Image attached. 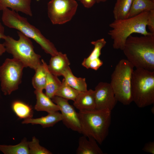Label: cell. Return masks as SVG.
Here are the masks:
<instances>
[{
	"label": "cell",
	"instance_id": "4316f807",
	"mask_svg": "<svg viewBox=\"0 0 154 154\" xmlns=\"http://www.w3.org/2000/svg\"><path fill=\"white\" fill-rule=\"evenodd\" d=\"M29 154H51L50 151L41 146L39 141L35 137L32 138L31 141L28 142Z\"/></svg>",
	"mask_w": 154,
	"mask_h": 154
},
{
	"label": "cell",
	"instance_id": "9c48e42d",
	"mask_svg": "<svg viewBox=\"0 0 154 154\" xmlns=\"http://www.w3.org/2000/svg\"><path fill=\"white\" fill-rule=\"evenodd\" d=\"M78 5L75 0H50L47 4L48 17L53 24H64L73 18Z\"/></svg>",
	"mask_w": 154,
	"mask_h": 154
},
{
	"label": "cell",
	"instance_id": "ba28073f",
	"mask_svg": "<svg viewBox=\"0 0 154 154\" xmlns=\"http://www.w3.org/2000/svg\"><path fill=\"white\" fill-rule=\"evenodd\" d=\"M25 67L21 62L13 58L6 59L0 66L1 88L5 95H10L18 89Z\"/></svg>",
	"mask_w": 154,
	"mask_h": 154
},
{
	"label": "cell",
	"instance_id": "1f68e13d",
	"mask_svg": "<svg viewBox=\"0 0 154 154\" xmlns=\"http://www.w3.org/2000/svg\"><path fill=\"white\" fill-rule=\"evenodd\" d=\"M5 52V48L3 44L0 43V56Z\"/></svg>",
	"mask_w": 154,
	"mask_h": 154
},
{
	"label": "cell",
	"instance_id": "4dcf8cb0",
	"mask_svg": "<svg viewBox=\"0 0 154 154\" xmlns=\"http://www.w3.org/2000/svg\"><path fill=\"white\" fill-rule=\"evenodd\" d=\"M6 35L4 34V28L0 21V39H3Z\"/></svg>",
	"mask_w": 154,
	"mask_h": 154
},
{
	"label": "cell",
	"instance_id": "d6986e66",
	"mask_svg": "<svg viewBox=\"0 0 154 154\" xmlns=\"http://www.w3.org/2000/svg\"><path fill=\"white\" fill-rule=\"evenodd\" d=\"M133 0H116L113 10L114 20L129 18Z\"/></svg>",
	"mask_w": 154,
	"mask_h": 154
},
{
	"label": "cell",
	"instance_id": "5b68a950",
	"mask_svg": "<svg viewBox=\"0 0 154 154\" xmlns=\"http://www.w3.org/2000/svg\"><path fill=\"white\" fill-rule=\"evenodd\" d=\"M132 102L139 108L154 103V71L136 68L131 79Z\"/></svg>",
	"mask_w": 154,
	"mask_h": 154
},
{
	"label": "cell",
	"instance_id": "cb8c5ba5",
	"mask_svg": "<svg viewBox=\"0 0 154 154\" xmlns=\"http://www.w3.org/2000/svg\"><path fill=\"white\" fill-rule=\"evenodd\" d=\"M0 151L5 154H29L28 141L26 139H23L15 145H0Z\"/></svg>",
	"mask_w": 154,
	"mask_h": 154
},
{
	"label": "cell",
	"instance_id": "44dd1931",
	"mask_svg": "<svg viewBox=\"0 0 154 154\" xmlns=\"http://www.w3.org/2000/svg\"><path fill=\"white\" fill-rule=\"evenodd\" d=\"M42 63L35 70V73L32 79V84L35 90L43 91L45 89L46 81L45 62L41 59Z\"/></svg>",
	"mask_w": 154,
	"mask_h": 154
},
{
	"label": "cell",
	"instance_id": "d6a6232c",
	"mask_svg": "<svg viewBox=\"0 0 154 154\" xmlns=\"http://www.w3.org/2000/svg\"><path fill=\"white\" fill-rule=\"evenodd\" d=\"M96 3H100V2H104L108 1V0H96Z\"/></svg>",
	"mask_w": 154,
	"mask_h": 154
},
{
	"label": "cell",
	"instance_id": "277c9868",
	"mask_svg": "<svg viewBox=\"0 0 154 154\" xmlns=\"http://www.w3.org/2000/svg\"><path fill=\"white\" fill-rule=\"evenodd\" d=\"M1 19L5 26L17 30L34 40L46 53L52 56L58 53L53 43L45 38L38 29L31 24L27 18L21 16L18 12L5 8L2 11Z\"/></svg>",
	"mask_w": 154,
	"mask_h": 154
},
{
	"label": "cell",
	"instance_id": "f1b7e54d",
	"mask_svg": "<svg viewBox=\"0 0 154 154\" xmlns=\"http://www.w3.org/2000/svg\"><path fill=\"white\" fill-rule=\"evenodd\" d=\"M142 150L146 152L154 154V141H150L145 143Z\"/></svg>",
	"mask_w": 154,
	"mask_h": 154
},
{
	"label": "cell",
	"instance_id": "ffe728a7",
	"mask_svg": "<svg viewBox=\"0 0 154 154\" xmlns=\"http://www.w3.org/2000/svg\"><path fill=\"white\" fill-rule=\"evenodd\" d=\"M46 71V81L45 88V94L49 98L52 99L55 96L57 90L61 86L62 82L57 76L51 74L48 70L47 64L45 63Z\"/></svg>",
	"mask_w": 154,
	"mask_h": 154
},
{
	"label": "cell",
	"instance_id": "836d02e7",
	"mask_svg": "<svg viewBox=\"0 0 154 154\" xmlns=\"http://www.w3.org/2000/svg\"><path fill=\"white\" fill-rule=\"evenodd\" d=\"M151 0L153 1H154V0Z\"/></svg>",
	"mask_w": 154,
	"mask_h": 154
},
{
	"label": "cell",
	"instance_id": "2e32d148",
	"mask_svg": "<svg viewBox=\"0 0 154 154\" xmlns=\"http://www.w3.org/2000/svg\"><path fill=\"white\" fill-rule=\"evenodd\" d=\"M83 136L78 140V145L76 150L77 154H103L102 150L99 147L97 142L93 138Z\"/></svg>",
	"mask_w": 154,
	"mask_h": 154
},
{
	"label": "cell",
	"instance_id": "3957f363",
	"mask_svg": "<svg viewBox=\"0 0 154 154\" xmlns=\"http://www.w3.org/2000/svg\"><path fill=\"white\" fill-rule=\"evenodd\" d=\"M111 111L95 109L79 111L81 133L94 139L101 144L108 135L111 120Z\"/></svg>",
	"mask_w": 154,
	"mask_h": 154
},
{
	"label": "cell",
	"instance_id": "30bf717a",
	"mask_svg": "<svg viewBox=\"0 0 154 154\" xmlns=\"http://www.w3.org/2000/svg\"><path fill=\"white\" fill-rule=\"evenodd\" d=\"M52 101L58 107L63 123L68 128L81 133V127L78 113L70 105L68 100L57 96H54Z\"/></svg>",
	"mask_w": 154,
	"mask_h": 154
},
{
	"label": "cell",
	"instance_id": "7c38bea8",
	"mask_svg": "<svg viewBox=\"0 0 154 154\" xmlns=\"http://www.w3.org/2000/svg\"><path fill=\"white\" fill-rule=\"evenodd\" d=\"M47 67L49 71L57 77L62 76L65 70L70 64L66 54L58 52L56 55L51 56Z\"/></svg>",
	"mask_w": 154,
	"mask_h": 154
},
{
	"label": "cell",
	"instance_id": "ac0fdd59",
	"mask_svg": "<svg viewBox=\"0 0 154 154\" xmlns=\"http://www.w3.org/2000/svg\"><path fill=\"white\" fill-rule=\"evenodd\" d=\"M62 76L66 82L76 90L80 92L88 90L85 78L75 76L73 74L70 67L63 72Z\"/></svg>",
	"mask_w": 154,
	"mask_h": 154
},
{
	"label": "cell",
	"instance_id": "5bb4252c",
	"mask_svg": "<svg viewBox=\"0 0 154 154\" xmlns=\"http://www.w3.org/2000/svg\"><path fill=\"white\" fill-rule=\"evenodd\" d=\"M33 0H0V10L6 8L17 12H21L27 15L32 16L31 3Z\"/></svg>",
	"mask_w": 154,
	"mask_h": 154
},
{
	"label": "cell",
	"instance_id": "f546056e",
	"mask_svg": "<svg viewBox=\"0 0 154 154\" xmlns=\"http://www.w3.org/2000/svg\"><path fill=\"white\" fill-rule=\"evenodd\" d=\"M86 8L92 7L96 3V0H78Z\"/></svg>",
	"mask_w": 154,
	"mask_h": 154
},
{
	"label": "cell",
	"instance_id": "6da1fadb",
	"mask_svg": "<svg viewBox=\"0 0 154 154\" xmlns=\"http://www.w3.org/2000/svg\"><path fill=\"white\" fill-rule=\"evenodd\" d=\"M122 50L134 67L154 71V34L139 37L130 35Z\"/></svg>",
	"mask_w": 154,
	"mask_h": 154
},
{
	"label": "cell",
	"instance_id": "52a82bcc",
	"mask_svg": "<svg viewBox=\"0 0 154 154\" xmlns=\"http://www.w3.org/2000/svg\"><path fill=\"white\" fill-rule=\"evenodd\" d=\"M134 67L127 59L121 60L111 75L110 83L116 98L125 105H129L132 100L131 79Z\"/></svg>",
	"mask_w": 154,
	"mask_h": 154
},
{
	"label": "cell",
	"instance_id": "e0dca14e",
	"mask_svg": "<svg viewBox=\"0 0 154 154\" xmlns=\"http://www.w3.org/2000/svg\"><path fill=\"white\" fill-rule=\"evenodd\" d=\"M61 113L58 111L48 113V115L37 118H32L25 119L23 124L31 123L33 125L39 124L43 128L52 127L58 122L62 121Z\"/></svg>",
	"mask_w": 154,
	"mask_h": 154
},
{
	"label": "cell",
	"instance_id": "603a6c76",
	"mask_svg": "<svg viewBox=\"0 0 154 154\" xmlns=\"http://www.w3.org/2000/svg\"><path fill=\"white\" fill-rule=\"evenodd\" d=\"M153 10H154V1L151 0H133L129 18Z\"/></svg>",
	"mask_w": 154,
	"mask_h": 154
},
{
	"label": "cell",
	"instance_id": "d4e9b609",
	"mask_svg": "<svg viewBox=\"0 0 154 154\" xmlns=\"http://www.w3.org/2000/svg\"><path fill=\"white\" fill-rule=\"evenodd\" d=\"M91 43L94 46V48L89 56L84 58L82 63V66L87 69L90 62L100 58L101 50L106 45V42L104 38H102Z\"/></svg>",
	"mask_w": 154,
	"mask_h": 154
},
{
	"label": "cell",
	"instance_id": "484cf974",
	"mask_svg": "<svg viewBox=\"0 0 154 154\" xmlns=\"http://www.w3.org/2000/svg\"><path fill=\"white\" fill-rule=\"evenodd\" d=\"M80 92L70 86L64 78L55 96L74 101Z\"/></svg>",
	"mask_w": 154,
	"mask_h": 154
},
{
	"label": "cell",
	"instance_id": "8992f818",
	"mask_svg": "<svg viewBox=\"0 0 154 154\" xmlns=\"http://www.w3.org/2000/svg\"><path fill=\"white\" fill-rule=\"evenodd\" d=\"M17 33L19 37L17 40L9 35L5 36L3 44L5 51L21 62L25 67H29L35 70L42 63L41 56L35 52L29 38L19 31Z\"/></svg>",
	"mask_w": 154,
	"mask_h": 154
},
{
	"label": "cell",
	"instance_id": "83f0119b",
	"mask_svg": "<svg viewBox=\"0 0 154 154\" xmlns=\"http://www.w3.org/2000/svg\"><path fill=\"white\" fill-rule=\"evenodd\" d=\"M147 27L149 29V32L154 34V10L149 12Z\"/></svg>",
	"mask_w": 154,
	"mask_h": 154
},
{
	"label": "cell",
	"instance_id": "7a4b0ae2",
	"mask_svg": "<svg viewBox=\"0 0 154 154\" xmlns=\"http://www.w3.org/2000/svg\"><path fill=\"white\" fill-rule=\"evenodd\" d=\"M149 12L125 19L114 20L109 25L112 29L108 34L113 40L114 48L122 50L126 39L133 33L146 35L151 33L146 29Z\"/></svg>",
	"mask_w": 154,
	"mask_h": 154
},
{
	"label": "cell",
	"instance_id": "9a60e30c",
	"mask_svg": "<svg viewBox=\"0 0 154 154\" xmlns=\"http://www.w3.org/2000/svg\"><path fill=\"white\" fill-rule=\"evenodd\" d=\"M34 93L37 99L34 107L35 110L38 111H45L48 113L60 111L58 106L43 91L35 90Z\"/></svg>",
	"mask_w": 154,
	"mask_h": 154
},
{
	"label": "cell",
	"instance_id": "7402d4cb",
	"mask_svg": "<svg viewBox=\"0 0 154 154\" xmlns=\"http://www.w3.org/2000/svg\"><path fill=\"white\" fill-rule=\"evenodd\" d=\"M12 110L20 119H26L32 118L33 111L32 107L20 100L14 101L11 104Z\"/></svg>",
	"mask_w": 154,
	"mask_h": 154
},
{
	"label": "cell",
	"instance_id": "4fadbf2b",
	"mask_svg": "<svg viewBox=\"0 0 154 154\" xmlns=\"http://www.w3.org/2000/svg\"><path fill=\"white\" fill-rule=\"evenodd\" d=\"M73 105L79 111L96 109L94 90L89 89L80 92L74 101Z\"/></svg>",
	"mask_w": 154,
	"mask_h": 154
},
{
	"label": "cell",
	"instance_id": "8fae6325",
	"mask_svg": "<svg viewBox=\"0 0 154 154\" xmlns=\"http://www.w3.org/2000/svg\"><path fill=\"white\" fill-rule=\"evenodd\" d=\"M94 90L96 109L112 112L117 101L110 83L100 82Z\"/></svg>",
	"mask_w": 154,
	"mask_h": 154
}]
</instances>
